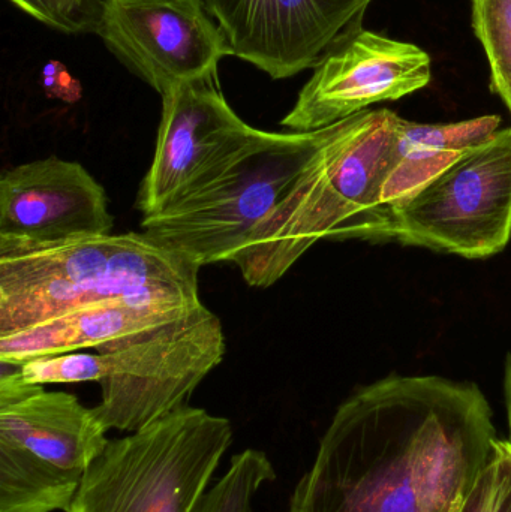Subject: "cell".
I'll return each mask as SVG.
<instances>
[{
	"instance_id": "1",
	"label": "cell",
	"mask_w": 511,
	"mask_h": 512,
	"mask_svg": "<svg viewBox=\"0 0 511 512\" xmlns=\"http://www.w3.org/2000/svg\"><path fill=\"white\" fill-rule=\"evenodd\" d=\"M497 439L473 382L389 376L339 406L288 512H450Z\"/></svg>"
},
{
	"instance_id": "2",
	"label": "cell",
	"mask_w": 511,
	"mask_h": 512,
	"mask_svg": "<svg viewBox=\"0 0 511 512\" xmlns=\"http://www.w3.org/2000/svg\"><path fill=\"white\" fill-rule=\"evenodd\" d=\"M399 120L390 110H366L335 123L234 264L248 285H275L320 240L366 239L401 162Z\"/></svg>"
},
{
	"instance_id": "3",
	"label": "cell",
	"mask_w": 511,
	"mask_h": 512,
	"mask_svg": "<svg viewBox=\"0 0 511 512\" xmlns=\"http://www.w3.org/2000/svg\"><path fill=\"white\" fill-rule=\"evenodd\" d=\"M198 273L200 267L146 233L0 251V336L113 298L198 294Z\"/></svg>"
},
{
	"instance_id": "4",
	"label": "cell",
	"mask_w": 511,
	"mask_h": 512,
	"mask_svg": "<svg viewBox=\"0 0 511 512\" xmlns=\"http://www.w3.org/2000/svg\"><path fill=\"white\" fill-rule=\"evenodd\" d=\"M255 134L197 188L141 219L143 233L197 267L236 264L255 228L281 203L332 134Z\"/></svg>"
},
{
	"instance_id": "5",
	"label": "cell",
	"mask_w": 511,
	"mask_h": 512,
	"mask_svg": "<svg viewBox=\"0 0 511 512\" xmlns=\"http://www.w3.org/2000/svg\"><path fill=\"white\" fill-rule=\"evenodd\" d=\"M233 436L228 418L186 405L108 439L66 512H195Z\"/></svg>"
},
{
	"instance_id": "6",
	"label": "cell",
	"mask_w": 511,
	"mask_h": 512,
	"mask_svg": "<svg viewBox=\"0 0 511 512\" xmlns=\"http://www.w3.org/2000/svg\"><path fill=\"white\" fill-rule=\"evenodd\" d=\"M9 367V366H8ZM108 430L74 394L0 375V512H66Z\"/></svg>"
},
{
	"instance_id": "7",
	"label": "cell",
	"mask_w": 511,
	"mask_h": 512,
	"mask_svg": "<svg viewBox=\"0 0 511 512\" xmlns=\"http://www.w3.org/2000/svg\"><path fill=\"white\" fill-rule=\"evenodd\" d=\"M368 240L488 258L511 239V126L384 206Z\"/></svg>"
},
{
	"instance_id": "8",
	"label": "cell",
	"mask_w": 511,
	"mask_h": 512,
	"mask_svg": "<svg viewBox=\"0 0 511 512\" xmlns=\"http://www.w3.org/2000/svg\"><path fill=\"white\" fill-rule=\"evenodd\" d=\"M104 357L101 403L107 430L137 432L188 405L227 352L221 319L204 303L96 349Z\"/></svg>"
},
{
	"instance_id": "9",
	"label": "cell",
	"mask_w": 511,
	"mask_h": 512,
	"mask_svg": "<svg viewBox=\"0 0 511 512\" xmlns=\"http://www.w3.org/2000/svg\"><path fill=\"white\" fill-rule=\"evenodd\" d=\"M161 98L155 153L135 201L143 218L185 197L257 131L228 105L218 72L176 84Z\"/></svg>"
},
{
	"instance_id": "10",
	"label": "cell",
	"mask_w": 511,
	"mask_h": 512,
	"mask_svg": "<svg viewBox=\"0 0 511 512\" xmlns=\"http://www.w3.org/2000/svg\"><path fill=\"white\" fill-rule=\"evenodd\" d=\"M431 83V57L410 42L362 26L339 39L314 68L281 125L314 132L384 101H398Z\"/></svg>"
},
{
	"instance_id": "11",
	"label": "cell",
	"mask_w": 511,
	"mask_h": 512,
	"mask_svg": "<svg viewBox=\"0 0 511 512\" xmlns=\"http://www.w3.org/2000/svg\"><path fill=\"white\" fill-rule=\"evenodd\" d=\"M98 35L161 96L183 81L215 74L231 56L200 0H104Z\"/></svg>"
},
{
	"instance_id": "12",
	"label": "cell",
	"mask_w": 511,
	"mask_h": 512,
	"mask_svg": "<svg viewBox=\"0 0 511 512\" xmlns=\"http://www.w3.org/2000/svg\"><path fill=\"white\" fill-rule=\"evenodd\" d=\"M227 39L231 56L275 80L315 68L362 26L372 0H200Z\"/></svg>"
},
{
	"instance_id": "13",
	"label": "cell",
	"mask_w": 511,
	"mask_h": 512,
	"mask_svg": "<svg viewBox=\"0 0 511 512\" xmlns=\"http://www.w3.org/2000/svg\"><path fill=\"white\" fill-rule=\"evenodd\" d=\"M105 189L74 161L50 156L0 177V251L111 234Z\"/></svg>"
},
{
	"instance_id": "14",
	"label": "cell",
	"mask_w": 511,
	"mask_h": 512,
	"mask_svg": "<svg viewBox=\"0 0 511 512\" xmlns=\"http://www.w3.org/2000/svg\"><path fill=\"white\" fill-rule=\"evenodd\" d=\"M200 303V294L155 291L87 304L24 330L2 334L0 363L20 367L44 355L99 349L170 321Z\"/></svg>"
},
{
	"instance_id": "15",
	"label": "cell",
	"mask_w": 511,
	"mask_h": 512,
	"mask_svg": "<svg viewBox=\"0 0 511 512\" xmlns=\"http://www.w3.org/2000/svg\"><path fill=\"white\" fill-rule=\"evenodd\" d=\"M500 125V116L438 125L399 120L401 162L387 185L386 204L410 194L453 159L494 137Z\"/></svg>"
},
{
	"instance_id": "16",
	"label": "cell",
	"mask_w": 511,
	"mask_h": 512,
	"mask_svg": "<svg viewBox=\"0 0 511 512\" xmlns=\"http://www.w3.org/2000/svg\"><path fill=\"white\" fill-rule=\"evenodd\" d=\"M276 480V469L263 450L246 448L231 457L225 474L210 487L195 512H255V498Z\"/></svg>"
},
{
	"instance_id": "17",
	"label": "cell",
	"mask_w": 511,
	"mask_h": 512,
	"mask_svg": "<svg viewBox=\"0 0 511 512\" xmlns=\"http://www.w3.org/2000/svg\"><path fill=\"white\" fill-rule=\"evenodd\" d=\"M473 27L491 66L492 89L511 113V0H473Z\"/></svg>"
},
{
	"instance_id": "18",
	"label": "cell",
	"mask_w": 511,
	"mask_h": 512,
	"mask_svg": "<svg viewBox=\"0 0 511 512\" xmlns=\"http://www.w3.org/2000/svg\"><path fill=\"white\" fill-rule=\"evenodd\" d=\"M459 512H511V444L498 438Z\"/></svg>"
},
{
	"instance_id": "19",
	"label": "cell",
	"mask_w": 511,
	"mask_h": 512,
	"mask_svg": "<svg viewBox=\"0 0 511 512\" xmlns=\"http://www.w3.org/2000/svg\"><path fill=\"white\" fill-rule=\"evenodd\" d=\"M23 381L36 385L101 382L104 357L96 349L44 355L17 367Z\"/></svg>"
},
{
	"instance_id": "20",
	"label": "cell",
	"mask_w": 511,
	"mask_h": 512,
	"mask_svg": "<svg viewBox=\"0 0 511 512\" xmlns=\"http://www.w3.org/2000/svg\"><path fill=\"white\" fill-rule=\"evenodd\" d=\"M21 11L60 32L96 33L101 26L104 0H9Z\"/></svg>"
},
{
	"instance_id": "21",
	"label": "cell",
	"mask_w": 511,
	"mask_h": 512,
	"mask_svg": "<svg viewBox=\"0 0 511 512\" xmlns=\"http://www.w3.org/2000/svg\"><path fill=\"white\" fill-rule=\"evenodd\" d=\"M504 394H506L507 426H509V442L511 444V354L507 360Z\"/></svg>"
},
{
	"instance_id": "22",
	"label": "cell",
	"mask_w": 511,
	"mask_h": 512,
	"mask_svg": "<svg viewBox=\"0 0 511 512\" xmlns=\"http://www.w3.org/2000/svg\"><path fill=\"white\" fill-rule=\"evenodd\" d=\"M462 499H464V496H461V498L455 502V505H453V508L450 510V512H459V510H461Z\"/></svg>"
}]
</instances>
